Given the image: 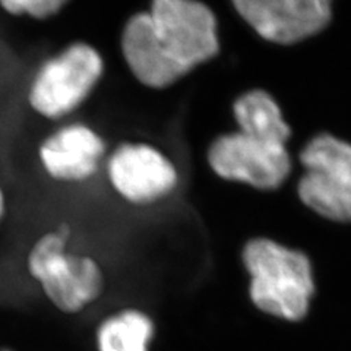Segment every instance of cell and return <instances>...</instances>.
<instances>
[{
    "instance_id": "obj_4",
    "label": "cell",
    "mask_w": 351,
    "mask_h": 351,
    "mask_svg": "<svg viewBox=\"0 0 351 351\" xmlns=\"http://www.w3.org/2000/svg\"><path fill=\"white\" fill-rule=\"evenodd\" d=\"M69 236L64 224L44 233L32 245L27 267L60 311L75 313L101 294L104 277L95 259L68 250Z\"/></svg>"
},
{
    "instance_id": "obj_11",
    "label": "cell",
    "mask_w": 351,
    "mask_h": 351,
    "mask_svg": "<svg viewBox=\"0 0 351 351\" xmlns=\"http://www.w3.org/2000/svg\"><path fill=\"white\" fill-rule=\"evenodd\" d=\"M154 324L139 311L128 309L106 319L97 332L100 351H148Z\"/></svg>"
},
{
    "instance_id": "obj_3",
    "label": "cell",
    "mask_w": 351,
    "mask_h": 351,
    "mask_svg": "<svg viewBox=\"0 0 351 351\" xmlns=\"http://www.w3.org/2000/svg\"><path fill=\"white\" fill-rule=\"evenodd\" d=\"M107 71L103 53L94 44L76 40L46 58L27 90L28 107L37 116L59 122L90 100Z\"/></svg>"
},
{
    "instance_id": "obj_6",
    "label": "cell",
    "mask_w": 351,
    "mask_h": 351,
    "mask_svg": "<svg viewBox=\"0 0 351 351\" xmlns=\"http://www.w3.org/2000/svg\"><path fill=\"white\" fill-rule=\"evenodd\" d=\"M104 167L112 191L134 206H151L169 199L182 179L169 154L147 141L119 144L107 156Z\"/></svg>"
},
{
    "instance_id": "obj_9",
    "label": "cell",
    "mask_w": 351,
    "mask_h": 351,
    "mask_svg": "<svg viewBox=\"0 0 351 351\" xmlns=\"http://www.w3.org/2000/svg\"><path fill=\"white\" fill-rule=\"evenodd\" d=\"M108 156L107 141L94 126L68 122L44 138L37 148L38 162L49 178L66 184H81L100 173Z\"/></svg>"
},
{
    "instance_id": "obj_2",
    "label": "cell",
    "mask_w": 351,
    "mask_h": 351,
    "mask_svg": "<svg viewBox=\"0 0 351 351\" xmlns=\"http://www.w3.org/2000/svg\"><path fill=\"white\" fill-rule=\"evenodd\" d=\"M241 259L258 309L287 321L302 319L315 293L309 258L271 239L255 237L245 245Z\"/></svg>"
},
{
    "instance_id": "obj_10",
    "label": "cell",
    "mask_w": 351,
    "mask_h": 351,
    "mask_svg": "<svg viewBox=\"0 0 351 351\" xmlns=\"http://www.w3.org/2000/svg\"><path fill=\"white\" fill-rule=\"evenodd\" d=\"M232 112L241 134L287 145L291 128L285 122L280 104L268 91L252 88L241 93L233 101Z\"/></svg>"
},
{
    "instance_id": "obj_8",
    "label": "cell",
    "mask_w": 351,
    "mask_h": 351,
    "mask_svg": "<svg viewBox=\"0 0 351 351\" xmlns=\"http://www.w3.org/2000/svg\"><path fill=\"white\" fill-rule=\"evenodd\" d=\"M334 0H230L249 28L272 44L300 43L324 31Z\"/></svg>"
},
{
    "instance_id": "obj_13",
    "label": "cell",
    "mask_w": 351,
    "mask_h": 351,
    "mask_svg": "<svg viewBox=\"0 0 351 351\" xmlns=\"http://www.w3.org/2000/svg\"><path fill=\"white\" fill-rule=\"evenodd\" d=\"M5 215H6V195L2 184H0V224L3 223Z\"/></svg>"
},
{
    "instance_id": "obj_14",
    "label": "cell",
    "mask_w": 351,
    "mask_h": 351,
    "mask_svg": "<svg viewBox=\"0 0 351 351\" xmlns=\"http://www.w3.org/2000/svg\"><path fill=\"white\" fill-rule=\"evenodd\" d=\"M0 351H10V350H0Z\"/></svg>"
},
{
    "instance_id": "obj_5",
    "label": "cell",
    "mask_w": 351,
    "mask_h": 351,
    "mask_svg": "<svg viewBox=\"0 0 351 351\" xmlns=\"http://www.w3.org/2000/svg\"><path fill=\"white\" fill-rule=\"evenodd\" d=\"M300 201L324 218L351 223V144L331 134L313 136L300 152Z\"/></svg>"
},
{
    "instance_id": "obj_7",
    "label": "cell",
    "mask_w": 351,
    "mask_h": 351,
    "mask_svg": "<svg viewBox=\"0 0 351 351\" xmlns=\"http://www.w3.org/2000/svg\"><path fill=\"white\" fill-rule=\"evenodd\" d=\"M218 179L243 183L258 191H276L289 179L291 157L287 145L258 139L239 130L217 135L205 152Z\"/></svg>"
},
{
    "instance_id": "obj_1",
    "label": "cell",
    "mask_w": 351,
    "mask_h": 351,
    "mask_svg": "<svg viewBox=\"0 0 351 351\" xmlns=\"http://www.w3.org/2000/svg\"><path fill=\"white\" fill-rule=\"evenodd\" d=\"M119 47L139 85L164 91L221 53L219 21L202 0H149L125 21Z\"/></svg>"
},
{
    "instance_id": "obj_12",
    "label": "cell",
    "mask_w": 351,
    "mask_h": 351,
    "mask_svg": "<svg viewBox=\"0 0 351 351\" xmlns=\"http://www.w3.org/2000/svg\"><path fill=\"white\" fill-rule=\"evenodd\" d=\"M71 0H0V9L16 18L49 21L63 12Z\"/></svg>"
}]
</instances>
